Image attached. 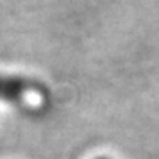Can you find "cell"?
I'll return each mask as SVG.
<instances>
[{
    "instance_id": "obj_1",
    "label": "cell",
    "mask_w": 159,
    "mask_h": 159,
    "mask_svg": "<svg viewBox=\"0 0 159 159\" xmlns=\"http://www.w3.org/2000/svg\"><path fill=\"white\" fill-rule=\"evenodd\" d=\"M48 98L44 83L20 75H0V100L14 105L39 103Z\"/></svg>"
},
{
    "instance_id": "obj_2",
    "label": "cell",
    "mask_w": 159,
    "mask_h": 159,
    "mask_svg": "<svg viewBox=\"0 0 159 159\" xmlns=\"http://www.w3.org/2000/svg\"><path fill=\"white\" fill-rule=\"evenodd\" d=\"M98 159H108V157H98Z\"/></svg>"
}]
</instances>
